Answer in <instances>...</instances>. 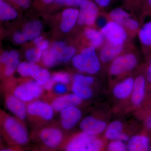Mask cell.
Returning <instances> with one entry per match:
<instances>
[{
  "label": "cell",
  "mask_w": 151,
  "mask_h": 151,
  "mask_svg": "<svg viewBox=\"0 0 151 151\" xmlns=\"http://www.w3.org/2000/svg\"><path fill=\"white\" fill-rule=\"evenodd\" d=\"M1 132L9 143L17 145L27 144L29 136L24 122L1 110Z\"/></svg>",
  "instance_id": "1"
},
{
  "label": "cell",
  "mask_w": 151,
  "mask_h": 151,
  "mask_svg": "<svg viewBox=\"0 0 151 151\" xmlns=\"http://www.w3.org/2000/svg\"><path fill=\"white\" fill-rule=\"evenodd\" d=\"M54 112L51 104L43 100H37L27 104V118L35 128L49 124Z\"/></svg>",
  "instance_id": "2"
},
{
  "label": "cell",
  "mask_w": 151,
  "mask_h": 151,
  "mask_svg": "<svg viewBox=\"0 0 151 151\" xmlns=\"http://www.w3.org/2000/svg\"><path fill=\"white\" fill-rule=\"evenodd\" d=\"M72 63L77 70L90 74L98 73L101 68L95 48L92 47L84 48L80 54L73 57Z\"/></svg>",
  "instance_id": "3"
},
{
  "label": "cell",
  "mask_w": 151,
  "mask_h": 151,
  "mask_svg": "<svg viewBox=\"0 0 151 151\" xmlns=\"http://www.w3.org/2000/svg\"><path fill=\"white\" fill-rule=\"evenodd\" d=\"M36 129L38 138L47 148L55 150L63 144L64 133L55 124H47Z\"/></svg>",
  "instance_id": "4"
},
{
  "label": "cell",
  "mask_w": 151,
  "mask_h": 151,
  "mask_svg": "<svg viewBox=\"0 0 151 151\" xmlns=\"http://www.w3.org/2000/svg\"><path fill=\"white\" fill-rule=\"evenodd\" d=\"M139 62V56L133 50L124 51L115 58L110 66V74L119 76L133 70Z\"/></svg>",
  "instance_id": "5"
},
{
  "label": "cell",
  "mask_w": 151,
  "mask_h": 151,
  "mask_svg": "<svg viewBox=\"0 0 151 151\" xmlns=\"http://www.w3.org/2000/svg\"><path fill=\"white\" fill-rule=\"evenodd\" d=\"M44 88L35 81L23 82L15 87L13 90L7 91L26 104L37 100L43 94Z\"/></svg>",
  "instance_id": "6"
},
{
  "label": "cell",
  "mask_w": 151,
  "mask_h": 151,
  "mask_svg": "<svg viewBox=\"0 0 151 151\" xmlns=\"http://www.w3.org/2000/svg\"><path fill=\"white\" fill-rule=\"evenodd\" d=\"M109 20L113 21L122 25L127 32L133 35L138 32L140 28L139 22L132 17L126 10L122 8H116L105 13Z\"/></svg>",
  "instance_id": "7"
},
{
  "label": "cell",
  "mask_w": 151,
  "mask_h": 151,
  "mask_svg": "<svg viewBox=\"0 0 151 151\" xmlns=\"http://www.w3.org/2000/svg\"><path fill=\"white\" fill-rule=\"evenodd\" d=\"M100 32L106 41L116 44H125L129 37V34L124 27L113 21L109 20Z\"/></svg>",
  "instance_id": "8"
},
{
  "label": "cell",
  "mask_w": 151,
  "mask_h": 151,
  "mask_svg": "<svg viewBox=\"0 0 151 151\" xmlns=\"http://www.w3.org/2000/svg\"><path fill=\"white\" fill-rule=\"evenodd\" d=\"M99 13V7L96 3L86 0L80 6L77 22L80 25H92L97 20Z\"/></svg>",
  "instance_id": "9"
},
{
  "label": "cell",
  "mask_w": 151,
  "mask_h": 151,
  "mask_svg": "<svg viewBox=\"0 0 151 151\" xmlns=\"http://www.w3.org/2000/svg\"><path fill=\"white\" fill-rule=\"evenodd\" d=\"M94 82V78L91 76L76 74L73 78L72 91L82 100H88L92 97L93 92L90 86Z\"/></svg>",
  "instance_id": "10"
},
{
  "label": "cell",
  "mask_w": 151,
  "mask_h": 151,
  "mask_svg": "<svg viewBox=\"0 0 151 151\" xmlns=\"http://www.w3.org/2000/svg\"><path fill=\"white\" fill-rule=\"evenodd\" d=\"M4 101L6 107L9 111L17 119L24 122L27 116L26 103L7 91L4 94Z\"/></svg>",
  "instance_id": "11"
},
{
  "label": "cell",
  "mask_w": 151,
  "mask_h": 151,
  "mask_svg": "<svg viewBox=\"0 0 151 151\" xmlns=\"http://www.w3.org/2000/svg\"><path fill=\"white\" fill-rule=\"evenodd\" d=\"M82 100L74 93L54 96L50 103L55 112H60L68 107H77L81 105Z\"/></svg>",
  "instance_id": "12"
},
{
  "label": "cell",
  "mask_w": 151,
  "mask_h": 151,
  "mask_svg": "<svg viewBox=\"0 0 151 151\" xmlns=\"http://www.w3.org/2000/svg\"><path fill=\"white\" fill-rule=\"evenodd\" d=\"M60 113V125L65 130H70L75 127L82 116L81 110L77 107H68Z\"/></svg>",
  "instance_id": "13"
},
{
  "label": "cell",
  "mask_w": 151,
  "mask_h": 151,
  "mask_svg": "<svg viewBox=\"0 0 151 151\" xmlns=\"http://www.w3.org/2000/svg\"><path fill=\"white\" fill-rule=\"evenodd\" d=\"M95 139V136L83 132H80L73 136L65 143V151H81Z\"/></svg>",
  "instance_id": "14"
},
{
  "label": "cell",
  "mask_w": 151,
  "mask_h": 151,
  "mask_svg": "<svg viewBox=\"0 0 151 151\" xmlns=\"http://www.w3.org/2000/svg\"><path fill=\"white\" fill-rule=\"evenodd\" d=\"M124 47L125 44H116L105 41L100 50V60L103 63L113 61L124 51Z\"/></svg>",
  "instance_id": "15"
},
{
  "label": "cell",
  "mask_w": 151,
  "mask_h": 151,
  "mask_svg": "<svg viewBox=\"0 0 151 151\" xmlns=\"http://www.w3.org/2000/svg\"><path fill=\"white\" fill-rule=\"evenodd\" d=\"M106 127L105 122L92 116L84 118L80 124V128L82 132L94 136L102 133Z\"/></svg>",
  "instance_id": "16"
},
{
  "label": "cell",
  "mask_w": 151,
  "mask_h": 151,
  "mask_svg": "<svg viewBox=\"0 0 151 151\" xmlns=\"http://www.w3.org/2000/svg\"><path fill=\"white\" fill-rule=\"evenodd\" d=\"M147 86L145 73V74L138 75L134 79L132 93V100L134 105H140L143 102L145 95Z\"/></svg>",
  "instance_id": "17"
},
{
  "label": "cell",
  "mask_w": 151,
  "mask_h": 151,
  "mask_svg": "<svg viewBox=\"0 0 151 151\" xmlns=\"http://www.w3.org/2000/svg\"><path fill=\"white\" fill-rule=\"evenodd\" d=\"M123 124L119 121H114L107 127L105 132V137L109 139L126 142L129 140V137L122 132Z\"/></svg>",
  "instance_id": "18"
},
{
  "label": "cell",
  "mask_w": 151,
  "mask_h": 151,
  "mask_svg": "<svg viewBox=\"0 0 151 151\" xmlns=\"http://www.w3.org/2000/svg\"><path fill=\"white\" fill-rule=\"evenodd\" d=\"M138 35L144 54H151V21L140 27Z\"/></svg>",
  "instance_id": "19"
},
{
  "label": "cell",
  "mask_w": 151,
  "mask_h": 151,
  "mask_svg": "<svg viewBox=\"0 0 151 151\" xmlns=\"http://www.w3.org/2000/svg\"><path fill=\"white\" fill-rule=\"evenodd\" d=\"M127 148L129 151H150V139L145 135L132 137L129 139Z\"/></svg>",
  "instance_id": "20"
},
{
  "label": "cell",
  "mask_w": 151,
  "mask_h": 151,
  "mask_svg": "<svg viewBox=\"0 0 151 151\" xmlns=\"http://www.w3.org/2000/svg\"><path fill=\"white\" fill-rule=\"evenodd\" d=\"M79 10L77 9L69 8L63 11L60 24V29L64 32L70 31L77 21Z\"/></svg>",
  "instance_id": "21"
},
{
  "label": "cell",
  "mask_w": 151,
  "mask_h": 151,
  "mask_svg": "<svg viewBox=\"0 0 151 151\" xmlns=\"http://www.w3.org/2000/svg\"><path fill=\"white\" fill-rule=\"evenodd\" d=\"M134 79L128 77L116 84L113 89L114 96L119 99L127 98L132 94Z\"/></svg>",
  "instance_id": "22"
},
{
  "label": "cell",
  "mask_w": 151,
  "mask_h": 151,
  "mask_svg": "<svg viewBox=\"0 0 151 151\" xmlns=\"http://www.w3.org/2000/svg\"><path fill=\"white\" fill-rule=\"evenodd\" d=\"M84 35L89 40L91 47L95 49L102 47L105 43V37L100 31L88 28L84 31Z\"/></svg>",
  "instance_id": "23"
},
{
  "label": "cell",
  "mask_w": 151,
  "mask_h": 151,
  "mask_svg": "<svg viewBox=\"0 0 151 151\" xmlns=\"http://www.w3.org/2000/svg\"><path fill=\"white\" fill-rule=\"evenodd\" d=\"M19 55L16 50H12L9 53L7 58L4 63L5 65L4 73L6 76L12 75L19 65Z\"/></svg>",
  "instance_id": "24"
},
{
  "label": "cell",
  "mask_w": 151,
  "mask_h": 151,
  "mask_svg": "<svg viewBox=\"0 0 151 151\" xmlns=\"http://www.w3.org/2000/svg\"><path fill=\"white\" fill-rule=\"evenodd\" d=\"M30 77H32L39 84L43 86L51 78V76L47 69L33 64Z\"/></svg>",
  "instance_id": "25"
},
{
  "label": "cell",
  "mask_w": 151,
  "mask_h": 151,
  "mask_svg": "<svg viewBox=\"0 0 151 151\" xmlns=\"http://www.w3.org/2000/svg\"><path fill=\"white\" fill-rule=\"evenodd\" d=\"M42 25L38 21H33L28 23L22 32L27 40H32L38 37L40 33Z\"/></svg>",
  "instance_id": "26"
},
{
  "label": "cell",
  "mask_w": 151,
  "mask_h": 151,
  "mask_svg": "<svg viewBox=\"0 0 151 151\" xmlns=\"http://www.w3.org/2000/svg\"><path fill=\"white\" fill-rule=\"evenodd\" d=\"M17 16V11L12 6L4 1H0V18L1 20L14 19Z\"/></svg>",
  "instance_id": "27"
},
{
  "label": "cell",
  "mask_w": 151,
  "mask_h": 151,
  "mask_svg": "<svg viewBox=\"0 0 151 151\" xmlns=\"http://www.w3.org/2000/svg\"><path fill=\"white\" fill-rule=\"evenodd\" d=\"M42 59L44 65L47 67H53L58 63L56 57L51 53L49 49L42 51Z\"/></svg>",
  "instance_id": "28"
},
{
  "label": "cell",
  "mask_w": 151,
  "mask_h": 151,
  "mask_svg": "<svg viewBox=\"0 0 151 151\" xmlns=\"http://www.w3.org/2000/svg\"><path fill=\"white\" fill-rule=\"evenodd\" d=\"M126 9L132 12H140L141 13L144 0H122Z\"/></svg>",
  "instance_id": "29"
},
{
  "label": "cell",
  "mask_w": 151,
  "mask_h": 151,
  "mask_svg": "<svg viewBox=\"0 0 151 151\" xmlns=\"http://www.w3.org/2000/svg\"><path fill=\"white\" fill-rule=\"evenodd\" d=\"M42 55L41 50L38 48H31L26 52V58L29 63L32 64H35L38 62Z\"/></svg>",
  "instance_id": "30"
},
{
  "label": "cell",
  "mask_w": 151,
  "mask_h": 151,
  "mask_svg": "<svg viewBox=\"0 0 151 151\" xmlns=\"http://www.w3.org/2000/svg\"><path fill=\"white\" fill-rule=\"evenodd\" d=\"M66 46L65 42L62 41H56L53 42L50 47V50L56 57L58 61Z\"/></svg>",
  "instance_id": "31"
},
{
  "label": "cell",
  "mask_w": 151,
  "mask_h": 151,
  "mask_svg": "<svg viewBox=\"0 0 151 151\" xmlns=\"http://www.w3.org/2000/svg\"><path fill=\"white\" fill-rule=\"evenodd\" d=\"M76 50L73 46H66L58 59V62L65 63L73 57L75 54Z\"/></svg>",
  "instance_id": "32"
},
{
  "label": "cell",
  "mask_w": 151,
  "mask_h": 151,
  "mask_svg": "<svg viewBox=\"0 0 151 151\" xmlns=\"http://www.w3.org/2000/svg\"><path fill=\"white\" fill-rule=\"evenodd\" d=\"M52 79L56 83H62L66 84L70 81V76L68 73L65 72H59L55 73L51 77Z\"/></svg>",
  "instance_id": "33"
},
{
  "label": "cell",
  "mask_w": 151,
  "mask_h": 151,
  "mask_svg": "<svg viewBox=\"0 0 151 151\" xmlns=\"http://www.w3.org/2000/svg\"><path fill=\"white\" fill-rule=\"evenodd\" d=\"M32 64L27 62H22L20 63L17 68L18 72L23 77H29Z\"/></svg>",
  "instance_id": "34"
},
{
  "label": "cell",
  "mask_w": 151,
  "mask_h": 151,
  "mask_svg": "<svg viewBox=\"0 0 151 151\" xmlns=\"http://www.w3.org/2000/svg\"><path fill=\"white\" fill-rule=\"evenodd\" d=\"M127 147L121 141H113L108 146V151H127Z\"/></svg>",
  "instance_id": "35"
},
{
  "label": "cell",
  "mask_w": 151,
  "mask_h": 151,
  "mask_svg": "<svg viewBox=\"0 0 151 151\" xmlns=\"http://www.w3.org/2000/svg\"><path fill=\"white\" fill-rule=\"evenodd\" d=\"M103 146L102 141L95 139L81 151H100Z\"/></svg>",
  "instance_id": "36"
},
{
  "label": "cell",
  "mask_w": 151,
  "mask_h": 151,
  "mask_svg": "<svg viewBox=\"0 0 151 151\" xmlns=\"http://www.w3.org/2000/svg\"><path fill=\"white\" fill-rule=\"evenodd\" d=\"M146 64L145 68V74L147 86H150L151 88V54L145 56Z\"/></svg>",
  "instance_id": "37"
},
{
  "label": "cell",
  "mask_w": 151,
  "mask_h": 151,
  "mask_svg": "<svg viewBox=\"0 0 151 151\" xmlns=\"http://www.w3.org/2000/svg\"><path fill=\"white\" fill-rule=\"evenodd\" d=\"M86 0H55V2L60 5L69 7H78Z\"/></svg>",
  "instance_id": "38"
},
{
  "label": "cell",
  "mask_w": 151,
  "mask_h": 151,
  "mask_svg": "<svg viewBox=\"0 0 151 151\" xmlns=\"http://www.w3.org/2000/svg\"><path fill=\"white\" fill-rule=\"evenodd\" d=\"M53 88L54 96H60L66 94L68 91L67 87L65 84L62 83L57 84L55 85Z\"/></svg>",
  "instance_id": "39"
},
{
  "label": "cell",
  "mask_w": 151,
  "mask_h": 151,
  "mask_svg": "<svg viewBox=\"0 0 151 151\" xmlns=\"http://www.w3.org/2000/svg\"><path fill=\"white\" fill-rule=\"evenodd\" d=\"M141 14L142 17L149 16L151 17V0H144Z\"/></svg>",
  "instance_id": "40"
},
{
  "label": "cell",
  "mask_w": 151,
  "mask_h": 151,
  "mask_svg": "<svg viewBox=\"0 0 151 151\" xmlns=\"http://www.w3.org/2000/svg\"><path fill=\"white\" fill-rule=\"evenodd\" d=\"M12 2L22 8L27 9L30 5V0H9Z\"/></svg>",
  "instance_id": "41"
},
{
  "label": "cell",
  "mask_w": 151,
  "mask_h": 151,
  "mask_svg": "<svg viewBox=\"0 0 151 151\" xmlns=\"http://www.w3.org/2000/svg\"><path fill=\"white\" fill-rule=\"evenodd\" d=\"M14 40L18 44L23 43L27 41L22 32L15 33L14 36Z\"/></svg>",
  "instance_id": "42"
},
{
  "label": "cell",
  "mask_w": 151,
  "mask_h": 151,
  "mask_svg": "<svg viewBox=\"0 0 151 151\" xmlns=\"http://www.w3.org/2000/svg\"><path fill=\"white\" fill-rule=\"evenodd\" d=\"M94 1L99 7L105 9L109 6L112 0H94Z\"/></svg>",
  "instance_id": "43"
},
{
  "label": "cell",
  "mask_w": 151,
  "mask_h": 151,
  "mask_svg": "<svg viewBox=\"0 0 151 151\" xmlns=\"http://www.w3.org/2000/svg\"><path fill=\"white\" fill-rule=\"evenodd\" d=\"M55 84V82L52 79L51 77V78L43 85L44 89L47 91H50L54 87Z\"/></svg>",
  "instance_id": "44"
},
{
  "label": "cell",
  "mask_w": 151,
  "mask_h": 151,
  "mask_svg": "<svg viewBox=\"0 0 151 151\" xmlns=\"http://www.w3.org/2000/svg\"><path fill=\"white\" fill-rule=\"evenodd\" d=\"M49 45V42L47 40H43L40 43L38 44L37 46V48L39 49L41 51H43V50H45L47 49V48Z\"/></svg>",
  "instance_id": "45"
},
{
  "label": "cell",
  "mask_w": 151,
  "mask_h": 151,
  "mask_svg": "<svg viewBox=\"0 0 151 151\" xmlns=\"http://www.w3.org/2000/svg\"><path fill=\"white\" fill-rule=\"evenodd\" d=\"M145 126L147 129L151 131V111L146 118L145 121Z\"/></svg>",
  "instance_id": "46"
},
{
  "label": "cell",
  "mask_w": 151,
  "mask_h": 151,
  "mask_svg": "<svg viewBox=\"0 0 151 151\" xmlns=\"http://www.w3.org/2000/svg\"><path fill=\"white\" fill-rule=\"evenodd\" d=\"M42 40H43V37H42L38 36V37L35 39L34 40V42L35 44L37 46L38 44L41 42Z\"/></svg>",
  "instance_id": "47"
},
{
  "label": "cell",
  "mask_w": 151,
  "mask_h": 151,
  "mask_svg": "<svg viewBox=\"0 0 151 151\" xmlns=\"http://www.w3.org/2000/svg\"><path fill=\"white\" fill-rule=\"evenodd\" d=\"M40 1L45 4L49 5L53 3L55 0H40Z\"/></svg>",
  "instance_id": "48"
},
{
  "label": "cell",
  "mask_w": 151,
  "mask_h": 151,
  "mask_svg": "<svg viewBox=\"0 0 151 151\" xmlns=\"http://www.w3.org/2000/svg\"><path fill=\"white\" fill-rule=\"evenodd\" d=\"M1 151H20V150L17 148H8L2 150Z\"/></svg>",
  "instance_id": "49"
},
{
  "label": "cell",
  "mask_w": 151,
  "mask_h": 151,
  "mask_svg": "<svg viewBox=\"0 0 151 151\" xmlns=\"http://www.w3.org/2000/svg\"><path fill=\"white\" fill-rule=\"evenodd\" d=\"M150 151H151V145H150Z\"/></svg>",
  "instance_id": "50"
},
{
  "label": "cell",
  "mask_w": 151,
  "mask_h": 151,
  "mask_svg": "<svg viewBox=\"0 0 151 151\" xmlns=\"http://www.w3.org/2000/svg\"><path fill=\"white\" fill-rule=\"evenodd\" d=\"M4 1V0H1V1Z\"/></svg>",
  "instance_id": "51"
},
{
  "label": "cell",
  "mask_w": 151,
  "mask_h": 151,
  "mask_svg": "<svg viewBox=\"0 0 151 151\" xmlns=\"http://www.w3.org/2000/svg\"><path fill=\"white\" fill-rule=\"evenodd\" d=\"M40 151V150H39V151Z\"/></svg>",
  "instance_id": "52"
}]
</instances>
